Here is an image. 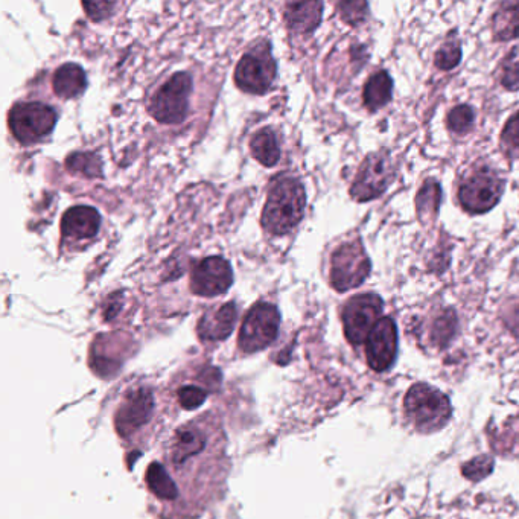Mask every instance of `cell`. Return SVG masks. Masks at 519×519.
Masks as SVG:
<instances>
[{
    "mask_svg": "<svg viewBox=\"0 0 519 519\" xmlns=\"http://www.w3.org/2000/svg\"><path fill=\"white\" fill-rule=\"evenodd\" d=\"M494 36L500 42L519 39V2H506L494 16Z\"/></svg>",
    "mask_w": 519,
    "mask_h": 519,
    "instance_id": "ffe728a7",
    "label": "cell"
},
{
    "mask_svg": "<svg viewBox=\"0 0 519 519\" xmlns=\"http://www.w3.org/2000/svg\"><path fill=\"white\" fill-rule=\"evenodd\" d=\"M393 80L387 72H378L367 80L364 86L363 99L364 106L370 112H378L389 104L392 99Z\"/></svg>",
    "mask_w": 519,
    "mask_h": 519,
    "instance_id": "ac0fdd59",
    "label": "cell"
},
{
    "mask_svg": "<svg viewBox=\"0 0 519 519\" xmlns=\"http://www.w3.org/2000/svg\"><path fill=\"white\" fill-rule=\"evenodd\" d=\"M501 84L510 92L519 90V46L513 48L504 58L501 67Z\"/></svg>",
    "mask_w": 519,
    "mask_h": 519,
    "instance_id": "cb8c5ba5",
    "label": "cell"
},
{
    "mask_svg": "<svg viewBox=\"0 0 519 519\" xmlns=\"http://www.w3.org/2000/svg\"><path fill=\"white\" fill-rule=\"evenodd\" d=\"M338 11L344 22L357 26L366 19L369 7L366 2H343V4H338Z\"/></svg>",
    "mask_w": 519,
    "mask_h": 519,
    "instance_id": "83f0119b",
    "label": "cell"
},
{
    "mask_svg": "<svg viewBox=\"0 0 519 519\" xmlns=\"http://www.w3.org/2000/svg\"><path fill=\"white\" fill-rule=\"evenodd\" d=\"M384 302L378 294H360L352 297L343 309V326L346 338L354 346L366 343L370 332L383 319Z\"/></svg>",
    "mask_w": 519,
    "mask_h": 519,
    "instance_id": "ba28073f",
    "label": "cell"
},
{
    "mask_svg": "<svg viewBox=\"0 0 519 519\" xmlns=\"http://www.w3.org/2000/svg\"><path fill=\"white\" fill-rule=\"evenodd\" d=\"M474 121L475 113L472 107L462 104V106L454 107L449 112L448 118H446V125H448L449 131L462 136V134H466L471 130Z\"/></svg>",
    "mask_w": 519,
    "mask_h": 519,
    "instance_id": "603a6c76",
    "label": "cell"
},
{
    "mask_svg": "<svg viewBox=\"0 0 519 519\" xmlns=\"http://www.w3.org/2000/svg\"><path fill=\"white\" fill-rule=\"evenodd\" d=\"M192 92V78L179 72L166 81L150 104V113L162 124H180L188 115L189 96Z\"/></svg>",
    "mask_w": 519,
    "mask_h": 519,
    "instance_id": "52a82bcc",
    "label": "cell"
},
{
    "mask_svg": "<svg viewBox=\"0 0 519 519\" xmlns=\"http://www.w3.org/2000/svg\"><path fill=\"white\" fill-rule=\"evenodd\" d=\"M440 203H442V189L439 183L436 180H427L416 197L419 220L424 224L434 221L439 214Z\"/></svg>",
    "mask_w": 519,
    "mask_h": 519,
    "instance_id": "44dd1931",
    "label": "cell"
},
{
    "mask_svg": "<svg viewBox=\"0 0 519 519\" xmlns=\"http://www.w3.org/2000/svg\"><path fill=\"white\" fill-rule=\"evenodd\" d=\"M250 150L253 157L264 166H274L281 159L278 137L270 128H262L252 137Z\"/></svg>",
    "mask_w": 519,
    "mask_h": 519,
    "instance_id": "d6986e66",
    "label": "cell"
},
{
    "mask_svg": "<svg viewBox=\"0 0 519 519\" xmlns=\"http://www.w3.org/2000/svg\"><path fill=\"white\" fill-rule=\"evenodd\" d=\"M66 166L75 174H83L86 177L101 176V162L95 154L77 153L67 157Z\"/></svg>",
    "mask_w": 519,
    "mask_h": 519,
    "instance_id": "7402d4cb",
    "label": "cell"
},
{
    "mask_svg": "<svg viewBox=\"0 0 519 519\" xmlns=\"http://www.w3.org/2000/svg\"><path fill=\"white\" fill-rule=\"evenodd\" d=\"M57 115L52 107L42 102H20L10 113L13 136L23 145L42 141L54 130Z\"/></svg>",
    "mask_w": 519,
    "mask_h": 519,
    "instance_id": "8992f818",
    "label": "cell"
},
{
    "mask_svg": "<svg viewBox=\"0 0 519 519\" xmlns=\"http://www.w3.org/2000/svg\"><path fill=\"white\" fill-rule=\"evenodd\" d=\"M436 331H434V337L439 341H446L449 338L453 337L454 328H456V316H454L453 311H448V313L443 314V316L439 317V320L436 322Z\"/></svg>",
    "mask_w": 519,
    "mask_h": 519,
    "instance_id": "f1b7e54d",
    "label": "cell"
},
{
    "mask_svg": "<svg viewBox=\"0 0 519 519\" xmlns=\"http://www.w3.org/2000/svg\"><path fill=\"white\" fill-rule=\"evenodd\" d=\"M236 317H238V311H236L235 303L232 302L226 303L214 311H209L198 323V335L201 340H224L235 328Z\"/></svg>",
    "mask_w": 519,
    "mask_h": 519,
    "instance_id": "9a60e30c",
    "label": "cell"
},
{
    "mask_svg": "<svg viewBox=\"0 0 519 519\" xmlns=\"http://www.w3.org/2000/svg\"><path fill=\"white\" fill-rule=\"evenodd\" d=\"M101 217L90 206L71 207L61 220V232L64 238L89 239L98 233Z\"/></svg>",
    "mask_w": 519,
    "mask_h": 519,
    "instance_id": "5bb4252c",
    "label": "cell"
},
{
    "mask_svg": "<svg viewBox=\"0 0 519 519\" xmlns=\"http://www.w3.org/2000/svg\"><path fill=\"white\" fill-rule=\"evenodd\" d=\"M398 354V329L390 317H383L366 341L367 363L375 372H386Z\"/></svg>",
    "mask_w": 519,
    "mask_h": 519,
    "instance_id": "7c38bea8",
    "label": "cell"
},
{
    "mask_svg": "<svg viewBox=\"0 0 519 519\" xmlns=\"http://www.w3.org/2000/svg\"><path fill=\"white\" fill-rule=\"evenodd\" d=\"M87 78L78 64L67 63L58 67L52 86L58 98L72 99L80 96L86 89Z\"/></svg>",
    "mask_w": 519,
    "mask_h": 519,
    "instance_id": "2e32d148",
    "label": "cell"
},
{
    "mask_svg": "<svg viewBox=\"0 0 519 519\" xmlns=\"http://www.w3.org/2000/svg\"><path fill=\"white\" fill-rule=\"evenodd\" d=\"M462 60V48L456 40L445 43L436 54V66L442 71H451Z\"/></svg>",
    "mask_w": 519,
    "mask_h": 519,
    "instance_id": "484cf974",
    "label": "cell"
},
{
    "mask_svg": "<svg viewBox=\"0 0 519 519\" xmlns=\"http://www.w3.org/2000/svg\"><path fill=\"white\" fill-rule=\"evenodd\" d=\"M372 264L361 241L348 242L332 255L331 284L335 290L349 291L360 287L369 278Z\"/></svg>",
    "mask_w": 519,
    "mask_h": 519,
    "instance_id": "3957f363",
    "label": "cell"
},
{
    "mask_svg": "<svg viewBox=\"0 0 519 519\" xmlns=\"http://www.w3.org/2000/svg\"><path fill=\"white\" fill-rule=\"evenodd\" d=\"M153 393L148 389L131 390L116 414V427L121 436H130L144 427L153 411Z\"/></svg>",
    "mask_w": 519,
    "mask_h": 519,
    "instance_id": "4fadbf2b",
    "label": "cell"
},
{
    "mask_svg": "<svg viewBox=\"0 0 519 519\" xmlns=\"http://www.w3.org/2000/svg\"><path fill=\"white\" fill-rule=\"evenodd\" d=\"M504 153L512 159H519V112L507 121L501 136Z\"/></svg>",
    "mask_w": 519,
    "mask_h": 519,
    "instance_id": "d4e9b609",
    "label": "cell"
},
{
    "mask_svg": "<svg viewBox=\"0 0 519 519\" xmlns=\"http://www.w3.org/2000/svg\"><path fill=\"white\" fill-rule=\"evenodd\" d=\"M177 398H179L180 405L183 408L192 410V408L200 407L206 401L207 392L204 387L188 384V386L180 387Z\"/></svg>",
    "mask_w": 519,
    "mask_h": 519,
    "instance_id": "4316f807",
    "label": "cell"
},
{
    "mask_svg": "<svg viewBox=\"0 0 519 519\" xmlns=\"http://www.w3.org/2000/svg\"><path fill=\"white\" fill-rule=\"evenodd\" d=\"M395 177V166L389 153L381 151V153L370 154L361 165L357 179L352 185V198L360 203L375 200L389 189Z\"/></svg>",
    "mask_w": 519,
    "mask_h": 519,
    "instance_id": "9c48e42d",
    "label": "cell"
},
{
    "mask_svg": "<svg viewBox=\"0 0 519 519\" xmlns=\"http://www.w3.org/2000/svg\"><path fill=\"white\" fill-rule=\"evenodd\" d=\"M504 323L512 334L519 337V299L513 300L506 306V313L503 316Z\"/></svg>",
    "mask_w": 519,
    "mask_h": 519,
    "instance_id": "f546056e",
    "label": "cell"
},
{
    "mask_svg": "<svg viewBox=\"0 0 519 519\" xmlns=\"http://www.w3.org/2000/svg\"><path fill=\"white\" fill-rule=\"evenodd\" d=\"M323 4L320 2H305V4L287 5L288 26L296 32H309L319 26L322 20Z\"/></svg>",
    "mask_w": 519,
    "mask_h": 519,
    "instance_id": "e0dca14e",
    "label": "cell"
},
{
    "mask_svg": "<svg viewBox=\"0 0 519 519\" xmlns=\"http://www.w3.org/2000/svg\"><path fill=\"white\" fill-rule=\"evenodd\" d=\"M504 180L491 169L471 174L459 189V203L468 214L481 215L492 211L503 197Z\"/></svg>",
    "mask_w": 519,
    "mask_h": 519,
    "instance_id": "5b68a950",
    "label": "cell"
},
{
    "mask_svg": "<svg viewBox=\"0 0 519 519\" xmlns=\"http://www.w3.org/2000/svg\"><path fill=\"white\" fill-rule=\"evenodd\" d=\"M232 282V267L220 256H211L198 262L191 274L192 293L201 297L220 296L232 287Z\"/></svg>",
    "mask_w": 519,
    "mask_h": 519,
    "instance_id": "8fae6325",
    "label": "cell"
},
{
    "mask_svg": "<svg viewBox=\"0 0 519 519\" xmlns=\"http://www.w3.org/2000/svg\"><path fill=\"white\" fill-rule=\"evenodd\" d=\"M279 325V309L271 303H258L250 309L242 323L238 337L239 348L246 354L262 351L278 337Z\"/></svg>",
    "mask_w": 519,
    "mask_h": 519,
    "instance_id": "277c9868",
    "label": "cell"
},
{
    "mask_svg": "<svg viewBox=\"0 0 519 519\" xmlns=\"http://www.w3.org/2000/svg\"><path fill=\"white\" fill-rule=\"evenodd\" d=\"M305 206V188L299 180L293 177L278 180L268 194L262 227L273 235H285L302 221Z\"/></svg>",
    "mask_w": 519,
    "mask_h": 519,
    "instance_id": "6da1fadb",
    "label": "cell"
},
{
    "mask_svg": "<svg viewBox=\"0 0 519 519\" xmlns=\"http://www.w3.org/2000/svg\"><path fill=\"white\" fill-rule=\"evenodd\" d=\"M276 78V61L270 48H256L244 55L235 69V83L239 89L253 95H262Z\"/></svg>",
    "mask_w": 519,
    "mask_h": 519,
    "instance_id": "30bf717a",
    "label": "cell"
},
{
    "mask_svg": "<svg viewBox=\"0 0 519 519\" xmlns=\"http://www.w3.org/2000/svg\"><path fill=\"white\" fill-rule=\"evenodd\" d=\"M404 407L408 421L421 433L440 430L451 416L449 399L427 384L411 387L405 396Z\"/></svg>",
    "mask_w": 519,
    "mask_h": 519,
    "instance_id": "7a4b0ae2",
    "label": "cell"
}]
</instances>
